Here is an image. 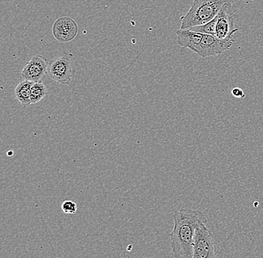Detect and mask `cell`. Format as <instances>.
<instances>
[{"label": "cell", "mask_w": 263, "mask_h": 258, "mask_svg": "<svg viewBox=\"0 0 263 258\" xmlns=\"http://www.w3.org/2000/svg\"><path fill=\"white\" fill-rule=\"evenodd\" d=\"M47 93V89L43 82H37L33 84L31 90V102L32 104L39 103Z\"/></svg>", "instance_id": "cell-11"}, {"label": "cell", "mask_w": 263, "mask_h": 258, "mask_svg": "<svg viewBox=\"0 0 263 258\" xmlns=\"http://www.w3.org/2000/svg\"><path fill=\"white\" fill-rule=\"evenodd\" d=\"M217 19H218V18H217L216 16L210 22L202 25V26H195V27L191 29L190 30L193 31V32L201 33V34H211V35L215 36Z\"/></svg>", "instance_id": "cell-12"}, {"label": "cell", "mask_w": 263, "mask_h": 258, "mask_svg": "<svg viewBox=\"0 0 263 258\" xmlns=\"http://www.w3.org/2000/svg\"><path fill=\"white\" fill-rule=\"evenodd\" d=\"M33 82L29 81L21 82L14 90V94L16 100L21 103L23 106H29L32 105L31 102V90Z\"/></svg>", "instance_id": "cell-10"}, {"label": "cell", "mask_w": 263, "mask_h": 258, "mask_svg": "<svg viewBox=\"0 0 263 258\" xmlns=\"http://www.w3.org/2000/svg\"><path fill=\"white\" fill-rule=\"evenodd\" d=\"M234 43L235 40L222 41L211 34H203V37L196 53L202 57L220 55L231 48Z\"/></svg>", "instance_id": "cell-6"}, {"label": "cell", "mask_w": 263, "mask_h": 258, "mask_svg": "<svg viewBox=\"0 0 263 258\" xmlns=\"http://www.w3.org/2000/svg\"><path fill=\"white\" fill-rule=\"evenodd\" d=\"M234 0H194L185 16L180 18V29H191L213 21L223 6L233 5Z\"/></svg>", "instance_id": "cell-2"}, {"label": "cell", "mask_w": 263, "mask_h": 258, "mask_svg": "<svg viewBox=\"0 0 263 258\" xmlns=\"http://www.w3.org/2000/svg\"><path fill=\"white\" fill-rule=\"evenodd\" d=\"M262 149H263V146H262Z\"/></svg>", "instance_id": "cell-15"}, {"label": "cell", "mask_w": 263, "mask_h": 258, "mask_svg": "<svg viewBox=\"0 0 263 258\" xmlns=\"http://www.w3.org/2000/svg\"><path fill=\"white\" fill-rule=\"evenodd\" d=\"M177 44L184 48L191 49L196 53L203 37L201 33L193 32L190 29H180L177 32Z\"/></svg>", "instance_id": "cell-9"}, {"label": "cell", "mask_w": 263, "mask_h": 258, "mask_svg": "<svg viewBox=\"0 0 263 258\" xmlns=\"http://www.w3.org/2000/svg\"><path fill=\"white\" fill-rule=\"evenodd\" d=\"M72 57V54H63L50 61L47 70L49 76L58 83L69 85L73 75Z\"/></svg>", "instance_id": "cell-3"}, {"label": "cell", "mask_w": 263, "mask_h": 258, "mask_svg": "<svg viewBox=\"0 0 263 258\" xmlns=\"http://www.w3.org/2000/svg\"><path fill=\"white\" fill-rule=\"evenodd\" d=\"M49 63L41 55H34L30 61L26 64L21 77L24 81L32 82L33 83L40 82L41 80L47 74Z\"/></svg>", "instance_id": "cell-7"}, {"label": "cell", "mask_w": 263, "mask_h": 258, "mask_svg": "<svg viewBox=\"0 0 263 258\" xmlns=\"http://www.w3.org/2000/svg\"><path fill=\"white\" fill-rule=\"evenodd\" d=\"M78 24L69 16L59 18L52 27V34L58 41L67 43L73 41L78 34Z\"/></svg>", "instance_id": "cell-8"}, {"label": "cell", "mask_w": 263, "mask_h": 258, "mask_svg": "<svg viewBox=\"0 0 263 258\" xmlns=\"http://www.w3.org/2000/svg\"><path fill=\"white\" fill-rule=\"evenodd\" d=\"M233 5L228 4L217 15V24L215 27V37L219 40H234L233 35L239 29L235 26L234 14L231 11Z\"/></svg>", "instance_id": "cell-5"}, {"label": "cell", "mask_w": 263, "mask_h": 258, "mask_svg": "<svg viewBox=\"0 0 263 258\" xmlns=\"http://www.w3.org/2000/svg\"><path fill=\"white\" fill-rule=\"evenodd\" d=\"M193 258H215L213 233L204 223L197 227L195 232Z\"/></svg>", "instance_id": "cell-4"}, {"label": "cell", "mask_w": 263, "mask_h": 258, "mask_svg": "<svg viewBox=\"0 0 263 258\" xmlns=\"http://www.w3.org/2000/svg\"><path fill=\"white\" fill-rule=\"evenodd\" d=\"M62 209L67 214H74L78 209L77 204L72 201H65L62 203Z\"/></svg>", "instance_id": "cell-13"}, {"label": "cell", "mask_w": 263, "mask_h": 258, "mask_svg": "<svg viewBox=\"0 0 263 258\" xmlns=\"http://www.w3.org/2000/svg\"><path fill=\"white\" fill-rule=\"evenodd\" d=\"M174 228L170 234L172 254L175 258H193L195 232L200 224H206L205 213L183 208L173 215Z\"/></svg>", "instance_id": "cell-1"}, {"label": "cell", "mask_w": 263, "mask_h": 258, "mask_svg": "<svg viewBox=\"0 0 263 258\" xmlns=\"http://www.w3.org/2000/svg\"><path fill=\"white\" fill-rule=\"evenodd\" d=\"M232 94H233V96L238 98H243L246 96L242 89L238 88V87H236V88H234L232 90Z\"/></svg>", "instance_id": "cell-14"}]
</instances>
